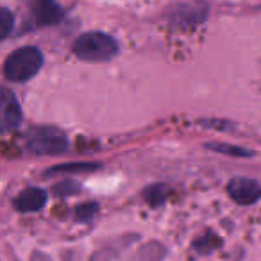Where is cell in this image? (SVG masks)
<instances>
[{
	"mask_svg": "<svg viewBox=\"0 0 261 261\" xmlns=\"http://www.w3.org/2000/svg\"><path fill=\"white\" fill-rule=\"evenodd\" d=\"M73 54L88 63H104L118 54V41L100 31L84 33L73 43Z\"/></svg>",
	"mask_w": 261,
	"mask_h": 261,
	"instance_id": "cell-1",
	"label": "cell"
},
{
	"mask_svg": "<svg viewBox=\"0 0 261 261\" xmlns=\"http://www.w3.org/2000/svg\"><path fill=\"white\" fill-rule=\"evenodd\" d=\"M43 65V56L36 47H23L15 50L4 65V73L9 81L23 83L33 79Z\"/></svg>",
	"mask_w": 261,
	"mask_h": 261,
	"instance_id": "cell-2",
	"label": "cell"
},
{
	"mask_svg": "<svg viewBox=\"0 0 261 261\" xmlns=\"http://www.w3.org/2000/svg\"><path fill=\"white\" fill-rule=\"evenodd\" d=\"M27 149L34 154H61L68 149V140L58 127H33L27 135Z\"/></svg>",
	"mask_w": 261,
	"mask_h": 261,
	"instance_id": "cell-3",
	"label": "cell"
},
{
	"mask_svg": "<svg viewBox=\"0 0 261 261\" xmlns=\"http://www.w3.org/2000/svg\"><path fill=\"white\" fill-rule=\"evenodd\" d=\"M22 109L11 90H0V133H8L20 125Z\"/></svg>",
	"mask_w": 261,
	"mask_h": 261,
	"instance_id": "cell-4",
	"label": "cell"
},
{
	"mask_svg": "<svg viewBox=\"0 0 261 261\" xmlns=\"http://www.w3.org/2000/svg\"><path fill=\"white\" fill-rule=\"evenodd\" d=\"M227 192L231 199L238 204H254L261 199V186L254 179L249 177H234L229 181Z\"/></svg>",
	"mask_w": 261,
	"mask_h": 261,
	"instance_id": "cell-5",
	"label": "cell"
},
{
	"mask_svg": "<svg viewBox=\"0 0 261 261\" xmlns=\"http://www.w3.org/2000/svg\"><path fill=\"white\" fill-rule=\"evenodd\" d=\"M33 11L38 25H52L63 18V9L54 0H34Z\"/></svg>",
	"mask_w": 261,
	"mask_h": 261,
	"instance_id": "cell-6",
	"label": "cell"
},
{
	"mask_svg": "<svg viewBox=\"0 0 261 261\" xmlns=\"http://www.w3.org/2000/svg\"><path fill=\"white\" fill-rule=\"evenodd\" d=\"M47 193L40 188H27L15 199V207L18 211H38L45 206Z\"/></svg>",
	"mask_w": 261,
	"mask_h": 261,
	"instance_id": "cell-7",
	"label": "cell"
},
{
	"mask_svg": "<svg viewBox=\"0 0 261 261\" xmlns=\"http://www.w3.org/2000/svg\"><path fill=\"white\" fill-rule=\"evenodd\" d=\"M207 149L215 150V152H220V154H229V156H243V158H249L252 156V150H247L242 149V147H234V145H227V143H207Z\"/></svg>",
	"mask_w": 261,
	"mask_h": 261,
	"instance_id": "cell-8",
	"label": "cell"
},
{
	"mask_svg": "<svg viewBox=\"0 0 261 261\" xmlns=\"http://www.w3.org/2000/svg\"><path fill=\"white\" fill-rule=\"evenodd\" d=\"M13 23H15V16L9 9L0 8V40H4L13 29Z\"/></svg>",
	"mask_w": 261,
	"mask_h": 261,
	"instance_id": "cell-9",
	"label": "cell"
},
{
	"mask_svg": "<svg viewBox=\"0 0 261 261\" xmlns=\"http://www.w3.org/2000/svg\"><path fill=\"white\" fill-rule=\"evenodd\" d=\"M97 204L95 202H88V204H83V206H79L75 210V218L79 222H86L90 220V218H93V213L97 211Z\"/></svg>",
	"mask_w": 261,
	"mask_h": 261,
	"instance_id": "cell-10",
	"label": "cell"
},
{
	"mask_svg": "<svg viewBox=\"0 0 261 261\" xmlns=\"http://www.w3.org/2000/svg\"><path fill=\"white\" fill-rule=\"evenodd\" d=\"M54 192L58 193V195H72V193L79 192V185L73 181H65V182H61V185L56 186Z\"/></svg>",
	"mask_w": 261,
	"mask_h": 261,
	"instance_id": "cell-11",
	"label": "cell"
},
{
	"mask_svg": "<svg viewBox=\"0 0 261 261\" xmlns=\"http://www.w3.org/2000/svg\"><path fill=\"white\" fill-rule=\"evenodd\" d=\"M98 168L97 165H91V163H83V165H61V167H56L52 168L50 172H70V170H95Z\"/></svg>",
	"mask_w": 261,
	"mask_h": 261,
	"instance_id": "cell-12",
	"label": "cell"
}]
</instances>
